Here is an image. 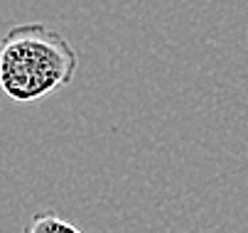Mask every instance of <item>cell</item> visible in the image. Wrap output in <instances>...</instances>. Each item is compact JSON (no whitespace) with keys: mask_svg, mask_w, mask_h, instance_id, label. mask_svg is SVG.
Here are the masks:
<instances>
[{"mask_svg":"<svg viewBox=\"0 0 248 233\" xmlns=\"http://www.w3.org/2000/svg\"><path fill=\"white\" fill-rule=\"evenodd\" d=\"M77 69V49L49 25H13L0 37V88L17 103H34L69 86Z\"/></svg>","mask_w":248,"mask_h":233,"instance_id":"6da1fadb","label":"cell"},{"mask_svg":"<svg viewBox=\"0 0 248 233\" xmlns=\"http://www.w3.org/2000/svg\"><path fill=\"white\" fill-rule=\"evenodd\" d=\"M22 233H86V231H81L72 221L57 216L54 211H40L25 223Z\"/></svg>","mask_w":248,"mask_h":233,"instance_id":"7a4b0ae2","label":"cell"}]
</instances>
